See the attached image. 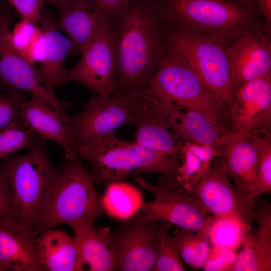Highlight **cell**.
Segmentation results:
<instances>
[{
	"instance_id": "1",
	"label": "cell",
	"mask_w": 271,
	"mask_h": 271,
	"mask_svg": "<svg viewBox=\"0 0 271 271\" xmlns=\"http://www.w3.org/2000/svg\"><path fill=\"white\" fill-rule=\"evenodd\" d=\"M113 28L117 92L143 89L167 54L166 23L151 0H131Z\"/></svg>"
},
{
	"instance_id": "2",
	"label": "cell",
	"mask_w": 271,
	"mask_h": 271,
	"mask_svg": "<svg viewBox=\"0 0 271 271\" xmlns=\"http://www.w3.org/2000/svg\"><path fill=\"white\" fill-rule=\"evenodd\" d=\"M92 175L77 156L65 157L58 169L33 231L37 235L66 224L74 231L94 225L107 210Z\"/></svg>"
},
{
	"instance_id": "3",
	"label": "cell",
	"mask_w": 271,
	"mask_h": 271,
	"mask_svg": "<svg viewBox=\"0 0 271 271\" xmlns=\"http://www.w3.org/2000/svg\"><path fill=\"white\" fill-rule=\"evenodd\" d=\"M169 26L224 45L260 28L256 12L232 0H151Z\"/></svg>"
},
{
	"instance_id": "4",
	"label": "cell",
	"mask_w": 271,
	"mask_h": 271,
	"mask_svg": "<svg viewBox=\"0 0 271 271\" xmlns=\"http://www.w3.org/2000/svg\"><path fill=\"white\" fill-rule=\"evenodd\" d=\"M77 152L90 164L94 182L106 185L150 173L176 178L180 165L179 153L152 150L115 132L78 146Z\"/></svg>"
},
{
	"instance_id": "5",
	"label": "cell",
	"mask_w": 271,
	"mask_h": 271,
	"mask_svg": "<svg viewBox=\"0 0 271 271\" xmlns=\"http://www.w3.org/2000/svg\"><path fill=\"white\" fill-rule=\"evenodd\" d=\"M3 160L1 166L12 194L13 220L33 231L58 172L49 158L45 139L40 137L26 154Z\"/></svg>"
},
{
	"instance_id": "6",
	"label": "cell",
	"mask_w": 271,
	"mask_h": 271,
	"mask_svg": "<svg viewBox=\"0 0 271 271\" xmlns=\"http://www.w3.org/2000/svg\"><path fill=\"white\" fill-rule=\"evenodd\" d=\"M142 90L162 102L199 112L229 130L227 107L191 69L168 52Z\"/></svg>"
},
{
	"instance_id": "7",
	"label": "cell",
	"mask_w": 271,
	"mask_h": 271,
	"mask_svg": "<svg viewBox=\"0 0 271 271\" xmlns=\"http://www.w3.org/2000/svg\"><path fill=\"white\" fill-rule=\"evenodd\" d=\"M167 25L168 52L191 69L228 109L234 92L226 46L209 38Z\"/></svg>"
},
{
	"instance_id": "8",
	"label": "cell",
	"mask_w": 271,
	"mask_h": 271,
	"mask_svg": "<svg viewBox=\"0 0 271 271\" xmlns=\"http://www.w3.org/2000/svg\"><path fill=\"white\" fill-rule=\"evenodd\" d=\"M136 182L154 196L153 201L141 202L139 204V211L145 219L165 221L179 228L208 234L213 216L175 178L161 176L157 184H152L137 176Z\"/></svg>"
},
{
	"instance_id": "9",
	"label": "cell",
	"mask_w": 271,
	"mask_h": 271,
	"mask_svg": "<svg viewBox=\"0 0 271 271\" xmlns=\"http://www.w3.org/2000/svg\"><path fill=\"white\" fill-rule=\"evenodd\" d=\"M140 90L116 92L110 96L98 94L83 104L80 112L65 114L66 124L77 147L100 140L123 125H133Z\"/></svg>"
},
{
	"instance_id": "10",
	"label": "cell",
	"mask_w": 271,
	"mask_h": 271,
	"mask_svg": "<svg viewBox=\"0 0 271 271\" xmlns=\"http://www.w3.org/2000/svg\"><path fill=\"white\" fill-rule=\"evenodd\" d=\"M185 190L215 218L234 220L249 229L256 220V203L239 193L218 157L196 185Z\"/></svg>"
},
{
	"instance_id": "11",
	"label": "cell",
	"mask_w": 271,
	"mask_h": 271,
	"mask_svg": "<svg viewBox=\"0 0 271 271\" xmlns=\"http://www.w3.org/2000/svg\"><path fill=\"white\" fill-rule=\"evenodd\" d=\"M158 225L159 221L145 219L138 211L112 232L116 269L153 270L158 255Z\"/></svg>"
},
{
	"instance_id": "12",
	"label": "cell",
	"mask_w": 271,
	"mask_h": 271,
	"mask_svg": "<svg viewBox=\"0 0 271 271\" xmlns=\"http://www.w3.org/2000/svg\"><path fill=\"white\" fill-rule=\"evenodd\" d=\"M228 112L229 131L236 136L270 133L271 74L241 85Z\"/></svg>"
},
{
	"instance_id": "13",
	"label": "cell",
	"mask_w": 271,
	"mask_h": 271,
	"mask_svg": "<svg viewBox=\"0 0 271 271\" xmlns=\"http://www.w3.org/2000/svg\"><path fill=\"white\" fill-rule=\"evenodd\" d=\"M113 27V24L82 51L79 62L68 71L67 82H79L103 96H110L117 92Z\"/></svg>"
},
{
	"instance_id": "14",
	"label": "cell",
	"mask_w": 271,
	"mask_h": 271,
	"mask_svg": "<svg viewBox=\"0 0 271 271\" xmlns=\"http://www.w3.org/2000/svg\"><path fill=\"white\" fill-rule=\"evenodd\" d=\"M225 50L234 94L244 83L271 74L270 38L260 28L236 38Z\"/></svg>"
},
{
	"instance_id": "15",
	"label": "cell",
	"mask_w": 271,
	"mask_h": 271,
	"mask_svg": "<svg viewBox=\"0 0 271 271\" xmlns=\"http://www.w3.org/2000/svg\"><path fill=\"white\" fill-rule=\"evenodd\" d=\"M58 11L59 27L70 40L73 55L81 54L117 18L96 0H74Z\"/></svg>"
},
{
	"instance_id": "16",
	"label": "cell",
	"mask_w": 271,
	"mask_h": 271,
	"mask_svg": "<svg viewBox=\"0 0 271 271\" xmlns=\"http://www.w3.org/2000/svg\"><path fill=\"white\" fill-rule=\"evenodd\" d=\"M218 151V157L237 191L244 198L255 203L258 152L252 137H241L228 131Z\"/></svg>"
},
{
	"instance_id": "17",
	"label": "cell",
	"mask_w": 271,
	"mask_h": 271,
	"mask_svg": "<svg viewBox=\"0 0 271 271\" xmlns=\"http://www.w3.org/2000/svg\"><path fill=\"white\" fill-rule=\"evenodd\" d=\"M133 141L146 148L160 152L179 153L185 141L168 130L167 111L160 101L140 90Z\"/></svg>"
},
{
	"instance_id": "18",
	"label": "cell",
	"mask_w": 271,
	"mask_h": 271,
	"mask_svg": "<svg viewBox=\"0 0 271 271\" xmlns=\"http://www.w3.org/2000/svg\"><path fill=\"white\" fill-rule=\"evenodd\" d=\"M6 35L0 48V85L10 91H22L37 96L54 109L61 112L71 104L60 101L41 83L33 65L23 58L13 47Z\"/></svg>"
},
{
	"instance_id": "19",
	"label": "cell",
	"mask_w": 271,
	"mask_h": 271,
	"mask_svg": "<svg viewBox=\"0 0 271 271\" xmlns=\"http://www.w3.org/2000/svg\"><path fill=\"white\" fill-rule=\"evenodd\" d=\"M20 111L28 127L42 138L60 146L65 157L78 155L77 147L65 121V112L54 109L35 96L22 103Z\"/></svg>"
},
{
	"instance_id": "20",
	"label": "cell",
	"mask_w": 271,
	"mask_h": 271,
	"mask_svg": "<svg viewBox=\"0 0 271 271\" xmlns=\"http://www.w3.org/2000/svg\"><path fill=\"white\" fill-rule=\"evenodd\" d=\"M33 231L14 220L0 222V263L8 271H44Z\"/></svg>"
},
{
	"instance_id": "21",
	"label": "cell",
	"mask_w": 271,
	"mask_h": 271,
	"mask_svg": "<svg viewBox=\"0 0 271 271\" xmlns=\"http://www.w3.org/2000/svg\"><path fill=\"white\" fill-rule=\"evenodd\" d=\"M38 22L46 39V52L37 72L42 85L54 94L58 86L67 83L68 70L64 64L66 57L70 53L72 43L58 30L54 15L49 11L43 9Z\"/></svg>"
},
{
	"instance_id": "22",
	"label": "cell",
	"mask_w": 271,
	"mask_h": 271,
	"mask_svg": "<svg viewBox=\"0 0 271 271\" xmlns=\"http://www.w3.org/2000/svg\"><path fill=\"white\" fill-rule=\"evenodd\" d=\"M38 258L44 271H81L85 263L77 239L53 229L39 234L36 239Z\"/></svg>"
},
{
	"instance_id": "23",
	"label": "cell",
	"mask_w": 271,
	"mask_h": 271,
	"mask_svg": "<svg viewBox=\"0 0 271 271\" xmlns=\"http://www.w3.org/2000/svg\"><path fill=\"white\" fill-rule=\"evenodd\" d=\"M164 104L168 127L173 134L183 141L211 145L218 150L228 129L213 124L196 111Z\"/></svg>"
},
{
	"instance_id": "24",
	"label": "cell",
	"mask_w": 271,
	"mask_h": 271,
	"mask_svg": "<svg viewBox=\"0 0 271 271\" xmlns=\"http://www.w3.org/2000/svg\"><path fill=\"white\" fill-rule=\"evenodd\" d=\"M85 264L91 271L116 270L112 232L109 227L95 225L74 231Z\"/></svg>"
},
{
	"instance_id": "25",
	"label": "cell",
	"mask_w": 271,
	"mask_h": 271,
	"mask_svg": "<svg viewBox=\"0 0 271 271\" xmlns=\"http://www.w3.org/2000/svg\"><path fill=\"white\" fill-rule=\"evenodd\" d=\"M219 155L218 150L213 146L184 141L179 153L181 164L176 181L184 189L195 186Z\"/></svg>"
},
{
	"instance_id": "26",
	"label": "cell",
	"mask_w": 271,
	"mask_h": 271,
	"mask_svg": "<svg viewBox=\"0 0 271 271\" xmlns=\"http://www.w3.org/2000/svg\"><path fill=\"white\" fill-rule=\"evenodd\" d=\"M258 227L255 232L247 231L241 244L247 246L253 254L258 271L271 270V206L266 202L256 210Z\"/></svg>"
},
{
	"instance_id": "27",
	"label": "cell",
	"mask_w": 271,
	"mask_h": 271,
	"mask_svg": "<svg viewBox=\"0 0 271 271\" xmlns=\"http://www.w3.org/2000/svg\"><path fill=\"white\" fill-rule=\"evenodd\" d=\"M173 237L182 260L193 268H203L212 248L208 234L178 227Z\"/></svg>"
},
{
	"instance_id": "28",
	"label": "cell",
	"mask_w": 271,
	"mask_h": 271,
	"mask_svg": "<svg viewBox=\"0 0 271 271\" xmlns=\"http://www.w3.org/2000/svg\"><path fill=\"white\" fill-rule=\"evenodd\" d=\"M172 225L167 221H159L158 255L153 270H186L174 239L169 233Z\"/></svg>"
},
{
	"instance_id": "29",
	"label": "cell",
	"mask_w": 271,
	"mask_h": 271,
	"mask_svg": "<svg viewBox=\"0 0 271 271\" xmlns=\"http://www.w3.org/2000/svg\"><path fill=\"white\" fill-rule=\"evenodd\" d=\"M250 230L234 220L213 217L208 235L213 247L236 251L245 233Z\"/></svg>"
},
{
	"instance_id": "30",
	"label": "cell",
	"mask_w": 271,
	"mask_h": 271,
	"mask_svg": "<svg viewBox=\"0 0 271 271\" xmlns=\"http://www.w3.org/2000/svg\"><path fill=\"white\" fill-rule=\"evenodd\" d=\"M258 152L257 178L254 199L264 193L271 192V136L270 133L251 136Z\"/></svg>"
},
{
	"instance_id": "31",
	"label": "cell",
	"mask_w": 271,
	"mask_h": 271,
	"mask_svg": "<svg viewBox=\"0 0 271 271\" xmlns=\"http://www.w3.org/2000/svg\"><path fill=\"white\" fill-rule=\"evenodd\" d=\"M40 137L29 127L12 125L0 130V160L26 148H31Z\"/></svg>"
},
{
	"instance_id": "32",
	"label": "cell",
	"mask_w": 271,
	"mask_h": 271,
	"mask_svg": "<svg viewBox=\"0 0 271 271\" xmlns=\"http://www.w3.org/2000/svg\"><path fill=\"white\" fill-rule=\"evenodd\" d=\"M26 92L0 93V130L12 125L28 127L21 114V106L26 100Z\"/></svg>"
},
{
	"instance_id": "33",
	"label": "cell",
	"mask_w": 271,
	"mask_h": 271,
	"mask_svg": "<svg viewBox=\"0 0 271 271\" xmlns=\"http://www.w3.org/2000/svg\"><path fill=\"white\" fill-rule=\"evenodd\" d=\"M236 251L213 247L202 269L204 270H232L236 258Z\"/></svg>"
},
{
	"instance_id": "34",
	"label": "cell",
	"mask_w": 271,
	"mask_h": 271,
	"mask_svg": "<svg viewBox=\"0 0 271 271\" xmlns=\"http://www.w3.org/2000/svg\"><path fill=\"white\" fill-rule=\"evenodd\" d=\"M37 26L36 23L21 19L11 31L10 37L12 44L20 56L27 50L30 38Z\"/></svg>"
},
{
	"instance_id": "35",
	"label": "cell",
	"mask_w": 271,
	"mask_h": 271,
	"mask_svg": "<svg viewBox=\"0 0 271 271\" xmlns=\"http://www.w3.org/2000/svg\"><path fill=\"white\" fill-rule=\"evenodd\" d=\"M21 19L33 23L38 22L43 8L45 0H8Z\"/></svg>"
},
{
	"instance_id": "36",
	"label": "cell",
	"mask_w": 271,
	"mask_h": 271,
	"mask_svg": "<svg viewBox=\"0 0 271 271\" xmlns=\"http://www.w3.org/2000/svg\"><path fill=\"white\" fill-rule=\"evenodd\" d=\"M13 220L12 194L5 171L0 165V222Z\"/></svg>"
},
{
	"instance_id": "37",
	"label": "cell",
	"mask_w": 271,
	"mask_h": 271,
	"mask_svg": "<svg viewBox=\"0 0 271 271\" xmlns=\"http://www.w3.org/2000/svg\"><path fill=\"white\" fill-rule=\"evenodd\" d=\"M108 12L116 18L126 10L131 0H96Z\"/></svg>"
},
{
	"instance_id": "38",
	"label": "cell",
	"mask_w": 271,
	"mask_h": 271,
	"mask_svg": "<svg viewBox=\"0 0 271 271\" xmlns=\"http://www.w3.org/2000/svg\"><path fill=\"white\" fill-rule=\"evenodd\" d=\"M12 14L6 8H2L0 14V48L6 35L11 31Z\"/></svg>"
},
{
	"instance_id": "39",
	"label": "cell",
	"mask_w": 271,
	"mask_h": 271,
	"mask_svg": "<svg viewBox=\"0 0 271 271\" xmlns=\"http://www.w3.org/2000/svg\"><path fill=\"white\" fill-rule=\"evenodd\" d=\"M255 7L263 17L268 30L271 27V0H254Z\"/></svg>"
},
{
	"instance_id": "40",
	"label": "cell",
	"mask_w": 271,
	"mask_h": 271,
	"mask_svg": "<svg viewBox=\"0 0 271 271\" xmlns=\"http://www.w3.org/2000/svg\"><path fill=\"white\" fill-rule=\"evenodd\" d=\"M74 0H45L57 8L58 10L62 8L64 6L72 2Z\"/></svg>"
},
{
	"instance_id": "41",
	"label": "cell",
	"mask_w": 271,
	"mask_h": 271,
	"mask_svg": "<svg viewBox=\"0 0 271 271\" xmlns=\"http://www.w3.org/2000/svg\"><path fill=\"white\" fill-rule=\"evenodd\" d=\"M249 8L255 9V5L254 0H232Z\"/></svg>"
},
{
	"instance_id": "42",
	"label": "cell",
	"mask_w": 271,
	"mask_h": 271,
	"mask_svg": "<svg viewBox=\"0 0 271 271\" xmlns=\"http://www.w3.org/2000/svg\"><path fill=\"white\" fill-rule=\"evenodd\" d=\"M0 271H8L7 269L0 263Z\"/></svg>"
},
{
	"instance_id": "43",
	"label": "cell",
	"mask_w": 271,
	"mask_h": 271,
	"mask_svg": "<svg viewBox=\"0 0 271 271\" xmlns=\"http://www.w3.org/2000/svg\"><path fill=\"white\" fill-rule=\"evenodd\" d=\"M1 10H2V7H0V14H1Z\"/></svg>"
},
{
	"instance_id": "44",
	"label": "cell",
	"mask_w": 271,
	"mask_h": 271,
	"mask_svg": "<svg viewBox=\"0 0 271 271\" xmlns=\"http://www.w3.org/2000/svg\"><path fill=\"white\" fill-rule=\"evenodd\" d=\"M153 1H157V0H153Z\"/></svg>"
}]
</instances>
